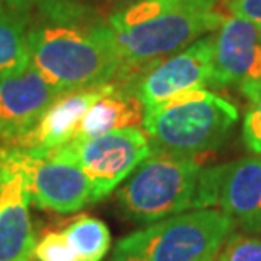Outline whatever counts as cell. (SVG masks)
Instances as JSON below:
<instances>
[{
	"instance_id": "obj_14",
	"label": "cell",
	"mask_w": 261,
	"mask_h": 261,
	"mask_svg": "<svg viewBox=\"0 0 261 261\" xmlns=\"http://www.w3.org/2000/svg\"><path fill=\"white\" fill-rule=\"evenodd\" d=\"M114 83L112 90L88 109L73 139L97 138L112 130L136 127V124L143 121L144 107L133 88L116 80Z\"/></svg>"
},
{
	"instance_id": "obj_18",
	"label": "cell",
	"mask_w": 261,
	"mask_h": 261,
	"mask_svg": "<svg viewBox=\"0 0 261 261\" xmlns=\"http://www.w3.org/2000/svg\"><path fill=\"white\" fill-rule=\"evenodd\" d=\"M239 88L248 98V109L243 122V139L253 153L261 154V78Z\"/></svg>"
},
{
	"instance_id": "obj_21",
	"label": "cell",
	"mask_w": 261,
	"mask_h": 261,
	"mask_svg": "<svg viewBox=\"0 0 261 261\" xmlns=\"http://www.w3.org/2000/svg\"><path fill=\"white\" fill-rule=\"evenodd\" d=\"M224 5L234 17L248 20L261 29V0H224Z\"/></svg>"
},
{
	"instance_id": "obj_1",
	"label": "cell",
	"mask_w": 261,
	"mask_h": 261,
	"mask_svg": "<svg viewBox=\"0 0 261 261\" xmlns=\"http://www.w3.org/2000/svg\"><path fill=\"white\" fill-rule=\"evenodd\" d=\"M219 0H143L109 19L122 66L116 80L133 83L154 61L163 60L221 28Z\"/></svg>"
},
{
	"instance_id": "obj_11",
	"label": "cell",
	"mask_w": 261,
	"mask_h": 261,
	"mask_svg": "<svg viewBox=\"0 0 261 261\" xmlns=\"http://www.w3.org/2000/svg\"><path fill=\"white\" fill-rule=\"evenodd\" d=\"M114 85L116 83L111 82L106 85L60 93L41 114L38 122L19 139L10 143V146H17L36 154L49 153L65 146L75 138L76 129L88 109L107 92H111Z\"/></svg>"
},
{
	"instance_id": "obj_2",
	"label": "cell",
	"mask_w": 261,
	"mask_h": 261,
	"mask_svg": "<svg viewBox=\"0 0 261 261\" xmlns=\"http://www.w3.org/2000/svg\"><path fill=\"white\" fill-rule=\"evenodd\" d=\"M41 20L29 29L31 66L60 93L111 83L122 61L109 24Z\"/></svg>"
},
{
	"instance_id": "obj_9",
	"label": "cell",
	"mask_w": 261,
	"mask_h": 261,
	"mask_svg": "<svg viewBox=\"0 0 261 261\" xmlns=\"http://www.w3.org/2000/svg\"><path fill=\"white\" fill-rule=\"evenodd\" d=\"M214 34L202 36L184 51L154 61L130 83L144 111L195 88L212 87Z\"/></svg>"
},
{
	"instance_id": "obj_20",
	"label": "cell",
	"mask_w": 261,
	"mask_h": 261,
	"mask_svg": "<svg viewBox=\"0 0 261 261\" xmlns=\"http://www.w3.org/2000/svg\"><path fill=\"white\" fill-rule=\"evenodd\" d=\"M34 256L38 261H80L65 232L46 234L39 243H36Z\"/></svg>"
},
{
	"instance_id": "obj_3",
	"label": "cell",
	"mask_w": 261,
	"mask_h": 261,
	"mask_svg": "<svg viewBox=\"0 0 261 261\" xmlns=\"http://www.w3.org/2000/svg\"><path fill=\"white\" fill-rule=\"evenodd\" d=\"M238 119L234 103L195 88L144 111L143 127L153 154L197 158L219 148Z\"/></svg>"
},
{
	"instance_id": "obj_17",
	"label": "cell",
	"mask_w": 261,
	"mask_h": 261,
	"mask_svg": "<svg viewBox=\"0 0 261 261\" xmlns=\"http://www.w3.org/2000/svg\"><path fill=\"white\" fill-rule=\"evenodd\" d=\"M0 4L28 20L31 14H36L41 20L80 22L85 15L82 5L71 0H0Z\"/></svg>"
},
{
	"instance_id": "obj_8",
	"label": "cell",
	"mask_w": 261,
	"mask_h": 261,
	"mask_svg": "<svg viewBox=\"0 0 261 261\" xmlns=\"http://www.w3.org/2000/svg\"><path fill=\"white\" fill-rule=\"evenodd\" d=\"M29 203L25 151L0 146V261H31L34 254Z\"/></svg>"
},
{
	"instance_id": "obj_6",
	"label": "cell",
	"mask_w": 261,
	"mask_h": 261,
	"mask_svg": "<svg viewBox=\"0 0 261 261\" xmlns=\"http://www.w3.org/2000/svg\"><path fill=\"white\" fill-rule=\"evenodd\" d=\"M65 158L75 161L90 180L93 202L116 190L138 166L148 160L151 146L144 130L126 127L88 139H73L58 149Z\"/></svg>"
},
{
	"instance_id": "obj_4",
	"label": "cell",
	"mask_w": 261,
	"mask_h": 261,
	"mask_svg": "<svg viewBox=\"0 0 261 261\" xmlns=\"http://www.w3.org/2000/svg\"><path fill=\"white\" fill-rule=\"evenodd\" d=\"M234 227L214 208L176 214L119 239L112 261H214Z\"/></svg>"
},
{
	"instance_id": "obj_7",
	"label": "cell",
	"mask_w": 261,
	"mask_h": 261,
	"mask_svg": "<svg viewBox=\"0 0 261 261\" xmlns=\"http://www.w3.org/2000/svg\"><path fill=\"white\" fill-rule=\"evenodd\" d=\"M212 205H219L243 231H261V158L202 170L194 207Z\"/></svg>"
},
{
	"instance_id": "obj_12",
	"label": "cell",
	"mask_w": 261,
	"mask_h": 261,
	"mask_svg": "<svg viewBox=\"0 0 261 261\" xmlns=\"http://www.w3.org/2000/svg\"><path fill=\"white\" fill-rule=\"evenodd\" d=\"M261 78V29L239 17H226L214 34L212 87L246 85Z\"/></svg>"
},
{
	"instance_id": "obj_22",
	"label": "cell",
	"mask_w": 261,
	"mask_h": 261,
	"mask_svg": "<svg viewBox=\"0 0 261 261\" xmlns=\"http://www.w3.org/2000/svg\"><path fill=\"white\" fill-rule=\"evenodd\" d=\"M121 4H127V5H130V4H138V2H143V0H119Z\"/></svg>"
},
{
	"instance_id": "obj_5",
	"label": "cell",
	"mask_w": 261,
	"mask_h": 261,
	"mask_svg": "<svg viewBox=\"0 0 261 261\" xmlns=\"http://www.w3.org/2000/svg\"><path fill=\"white\" fill-rule=\"evenodd\" d=\"M198 158L151 154L117 190V205L129 221L153 224L194 207L198 178Z\"/></svg>"
},
{
	"instance_id": "obj_16",
	"label": "cell",
	"mask_w": 261,
	"mask_h": 261,
	"mask_svg": "<svg viewBox=\"0 0 261 261\" xmlns=\"http://www.w3.org/2000/svg\"><path fill=\"white\" fill-rule=\"evenodd\" d=\"M80 261H102L111 248V231L100 219L80 216L65 229Z\"/></svg>"
},
{
	"instance_id": "obj_15",
	"label": "cell",
	"mask_w": 261,
	"mask_h": 261,
	"mask_svg": "<svg viewBox=\"0 0 261 261\" xmlns=\"http://www.w3.org/2000/svg\"><path fill=\"white\" fill-rule=\"evenodd\" d=\"M29 20L0 4V82L24 73L31 65Z\"/></svg>"
},
{
	"instance_id": "obj_19",
	"label": "cell",
	"mask_w": 261,
	"mask_h": 261,
	"mask_svg": "<svg viewBox=\"0 0 261 261\" xmlns=\"http://www.w3.org/2000/svg\"><path fill=\"white\" fill-rule=\"evenodd\" d=\"M214 261H261V239L232 232Z\"/></svg>"
},
{
	"instance_id": "obj_10",
	"label": "cell",
	"mask_w": 261,
	"mask_h": 261,
	"mask_svg": "<svg viewBox=\"0 0 261 261\" xmlns=\"http://www.w3.org/2000/svg\"><path fill=\"white\" fill-rule=\"evenodd\" d=\"M25 156L29 195L36 207L68 214L93 202L90 180L75 161L55 151L41 154L25 151Z\"/></svg>"
},
{
	"instance_id": "obj_13",
	"label": "cell",
	"mask_w": 261,
	"mask_h": 261,
	"mask_svg": "<svg viewBox=\"0 0 261 261\" xmlns=\"http://www.w3.org/2000/svg\"><path fill=\"white\" fill-rule=\"evenodd\" d=\"M60 92L33 66L0 82V143L10 144L38 122Z\"/></svg>"
}]
</instances>
